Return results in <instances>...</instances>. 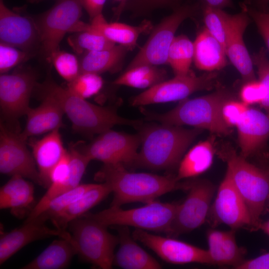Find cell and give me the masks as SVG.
<instances>
[{
	"mask_svg": "<svg viewBox=\"0 0 269 269\" xmlns=\"http://www.w3.org/2000/svg\"><path fill=\"white\" fill-rule=\"evenodd\" d=\"M37 87L40 94L48 95L58 103L77 133L91 136L99 134L116 125L138 128L141 124L139 120L120 116L112 108L91 103L50 79Z\"/></svg>",
	"mask_w": 269,
	"mask_h": 269,
	"instance_id": "cell-2",
	"label": "cell"
},
{
	"mask_svg": "<svg viewBox=\"0 0 269 269\" xmlns=\"http://www.w3.org/2000/svg\"><path fill=\"white\" fill-rule=\"evenodd\" d=\"M106 0H80L82 7L87 12L91 20L102 13Z\"/></svg>",
	"mask_w": 269,
	"mask_h": 269,
	"instance_id": "cell-46",
	"label": "cell"
},
{
	"mask_svg": "<svg viewBox=\"0 0 269 269\" xmlns=\"http://www.w3.org/2000/svg\"><path fill=\"white\" fill-rule=\"evenodd\" d=\"M167 0H145V1H147L148 3H158L159 2H162L165 1H166Z\"/></svg>",
	"mask_w": 269,
	"mask_h": 269,
	"instance_id": "cell-50",
	"label": "cell"
},
{
	"mask_svg": "<svg viewBox=\"0 0 269 269\" xmlns=\"http://www.w3.org/2000/svg\"><path fill=\"white\" fill-rule=\"evenodd\" d=\"M29 145L38 170L41 186L48 188L52 169L67 151L64 147L59 129L48 133L41 139H29Z\"/></svg>",
	"mask_w": 269,
	"mask_h": 269,
	"instance_id": "cell-23",
	"label": "cell"
},
{
	"mask_svg": "<svg viewBox=\"0 0 269 269\" xmlns=\"http://www.w3.org/2000/svg\"><path fill=\"white\" fill-rule=\"evenodd\" d=\"M59 75L68 82L74 80L80 74V62L70 53L58 49L50 59Z\"/></svg>",
	"mask_w": 269,
	"mask_h": 269,
	"instance_id": "cell-39",
	"label": "cell"
},
{
	"mask_svg": "<svg viewBox=\"0 0 269 269\" xmlns=\"http://www.w3.org/2000/svg\"><path fill=\"white\" fill-rule=\"evenodd\" d=\"M207 220L212 227L225 224L234 230L251 228L247 208L228 170L218 187Z\"/></svg>",
	"mask_w": 269,
	"mask_h": 269,
	"instance_id": "cell-15",
	"label": "cell"
},
{
	"mask_svg": "<svg viewBox=\"0 0 269 269\" xmlns=\"http://www.w3.org/2000/svg\"><path fill=\"white\" fill-rule=\"evenodd\" d=\"M35 75L30 71L1 74L0 76V106L5 121L14 123L26 115L30 107V96L36 86Z\"/></svg>",
	"mask_w": 269,
	"mask_h": 269,
	"instance_id": "cell-16",
	"label": "cell"
},
{
	"mask_svg": "<svg viewBox=\"0 0 269 269\" xmlns=\"http://www.w3.org/2000/svg\"><path fill=\"white\" fill-rule=\"evenodd\" d=\"M212 138L196 144L182 157L179 163L177 180L197 176L210 168L214 154Z\"/></svg>",
	"mask_w": 269,
	"mask_h": 269,
	"instance_id": "cell-30",
	"label": "cell"
},
{
	"mask_svg": "<svg viewBox=\"0 0 269 269\" xmlns=\"http://www.w3.org/2000/svg\"><path fill=\"white\" fill-rule=\"evenodd\" d=\"M0 41L32 53L40 46L36 21L10 9L0 0Z\"/></svg>",
	"mask_w": 269,
	"mask_h": 269,
	"instance_id": "cell-18",
	"label": "cell"
},
{
	"mask_svg": "<svg viewBox=\"0 0 269 269\" xmlns=\"http://www.w3.org/2000/svg\"><path fill=\"white\" fill-rule=\"evenodd\" d=\"M235 269H269V252L255 258L245 260Z\"/></svg>",
	"mask_w": 269,
	"mask_h": 269,
	"instance_id": "cell-45",
	"label": "cell"
},
{
	"mask_svg": "<svg viewBox=\"0 0 269 269\" xmlns=\"http://www.w3.org/2000/svg\"><path fill=\"white\" fill-rule=\"evenodd\" d=\"M36 0V1H38V0Z\"/></svg>",
	"mask_w": 269,
	"mask_h": 269,
	"instance_id": "cell-52",
	"label": "cell"
},
{
	"mask_svg": "<svg viewBox=\"0 0 269 269\" xmlns=\"http://www.w3.org/2000/svg\"><path fill=\"white\" fill-rule=\"evenodd\" d=\"M30 53L3 43H0V73L4 74L26 61L32 55Z\"/></svg>",
	"mask_w": 269,
	"mask_h": 269,
	"instance_id": "cell-40",
	"label": "cell"
},
{
	"mask_svg": "<svg viewBox=\"0 0 269 269\" xmlns=\"http://www.w3.org/2000/svg\"><path fill=\"white\" fill-rule=\"evenodd\" d=\"M255 2L259 10L269 12V0H255Z\"/></svg>",
	"mask_w": 269,
	"mask_h": 269,
	"instance_id": "cell-48",
	"label": "cell"
},
{
	"mask_svg": "<svg viewBox=\"0 0 269 269\" xmlns=\"http://www.w3.org/2000/svg\"><path fill=\"white\" fill-rule=\"evenodd\" d=\"M216 72H209L197 76L190 71L184 75H175L134 96L131 100L133 106L181 101L192 93L211 90L217 84Z\"/></svg>",
	"mask_w": 269,
	"mask_h": 269,
	"instance_id": "cell-9",
	"label": "cell"
},
{
	"mask_svg": "<svg viewBox=\"0 0 269 269\" xmlns=\"http://www.w3.org/2000/svg\"><path fill=\"white\" fill-rule=\"evenodd\" d=\"M119 247L115 254L117 266L125 269H159L160 264L135 242L128 226H118Z\"/></svg>",
	"mask_w": 269,
	"mask_h": 269,
	"instance_id": "cell-24",
	"label": "cell"
},
{
	"mask_svg": "<svg viewBox=\"0 0 269 269\" xmlns=\"http://www.w3.org/2000/svg\"><path fill=\"white\" fill-rule=\"evenodd\" d=\"M68 226L77 254L81 259L100 269L112 268L118 237L110 233L107 226L85 215Z\"/></svg>",
	"mask_w": 269,
	"mask_h": 269,
	"instance_id": "cell-6",
	"label": "cell"
},
{
	"mask_svg": "<svg viewBox=\"0 0 269 269\" xmlns=\"http://www.w3.org/2000/svg\"><path fill=\"white\" fill-rule=\"evenodd\" d=\"M122 164H104L95 175V179L105 183L113 193L111 206L121 207L132 202L147 203L168 192L187 191L190 181L180 182L176 176L132 172Z\"/></svg>",
	"mask_w": 269,
	"mask_h": 269,
	"instance_id": "cell-1",
	"label": "cell"
},
{
	"mask_svg": "<svg viewBox=\"0 0 269 269\" xmlns=\"http://www.w3.org/2000/svg\"><path fill=\"white\" fill-rule=\"evenodd\" d=\"M196 9L195 5H183L165 18L153 31L126 70L140 65L157 66L166 63L169 49L177 29Z\"/></svg>",
	"mask_w": 269,
	"mask_h": 269,
	"instance_id": "cell-10",
	"label": "cell"
},
{
	"mask_svg": "<svg viewBox=\"0 0 269 269\" xmlns=\"http://www.w3.org/2000/svg\"><path fill=\"white\" fill-rule=\"evenodd\" d=\"M252 59L257 67L259 80L263 83L267 90L266 97L260 105L269 114V59L266 49L262 47L258 52L253 54Z\"/></svg>",
	"mask_w": 269,
	"mask_h": 269,
	"instance_id": "cell-41",
	"label": "cell"
},
{
	"mask_svg": "<svg viewBox=\"0 0 269 269\" xmlns=\"http://www.w3.org/2000/svg\"><path fill=\"white\" fill-rule=\"evenodd\" d=\"M201 130L161 123L144 127L139 134L141 146L134 165L153 170L174 167Z\"/></svg>",
	"mask_w": 269,
	"mask_h": 269,
	"instance_id": "cell-3",
	"label": "cell"
},
{
	"mask_svg": "<svg viewBox=\"0 0 269 269\" xmlns=\"http://www.w3.org/2000/svg\"><path fill=\"white\" fill-rule=\"evenodd\" d=\"M215 191L214 185L208 180L190 181L188 195L181 204H178L167 235L177 237L203 225L207 221Z\"/></svg>",
	"mask_w": 269,
	"mask_h": 269,
	"instance_id": "cell-11",
	"label": "cell"
},
{
	"mask_svg": "<svg viewBox=\"0 0 269 269\" xmlns=\"http://www.w3.org/2000/svg\"><path fill=\"white\" fill-rule=\"evenodd\" d=\"M249 22V15L243 9L239 13L229 14L225 47L226 55L245 83L256 80L252 57L243 39L244 32Z\"/></svg>",
	"mask_w": 269,
	"mask_h": 269,
	"instance_id": "cell-19",
	"label": "cell"
},
{
	"mask_svg": "<svg viewBox=\"0 0 269 269\" xmlns=\"http://www.w3.org/2000/svg\"><path fill=\"white\" fill-rule=\"evenodd\" d=\"M193 57V42L184 35L175 37L169 49L167 63L175 75H186L191 71Z\"/></svg>",
	"mask_w": 269,
	"mask_h": 269,
	"instance_id": "cell-34",
	"label": "cell"
},
{
	"mask_svg": "<svg viewBox=\"0 0 269 269\" xmlns=\"http://www.w3.org/2000/svg\"><path fill=\"white\" fill-rule=\"evenodd\" d=\"M244 9L256 23L269 51V12H264L243 3Z\"/></svg>",
	"mask_w": 269,
	"mask_h": 269,
	"instance_id": "cell-44",
	"label": "cell"
},
{
	"mask_svg": "<svg viewBox=\"0 0 269 269\" xmlns=\"http://www.w3.org/2000/svg\"><path fill=\"white\" fill-rule=\"evenodd\" d=\"M230 99V93L222 89L207 95L181 100L175 108L164 113L148 112L142 108L141 111L149 121L178 126L187 125L227 135L232 130L223 123L221 109L223 104Z\"/></svg>",
	"mask_w": 269,
	"mask_h": 269,
	"instance_id": "cell-4",
	"label": "cell"
},
{
	"mask_svg": "<svg viewBox=\"0 0 269 269\" xmlns=\"http://www.w3.org/2000/svg\"><path fill=\"white\" fill-rule=\"evenodd\" d=\"M128 49L119 44L99 51L86 52L80 62V73H100L114 69L121 62Z\"/></svg>",
	"mask_w": 269,
	"mask_h": 269,
	"instance_id": "cell-32",
	"label": "cell"
},
{
	"mask_svg": "<svg viewBox=\"0 0 269 269\" xmlns=\"http://www.w3.org/2000/svg\"><path fill=\"white\" fill-rule=\"evenodd\" d=\"M193 44V60L198 69L214 72L226 65L224 47L206 28L198 34Z\"/></svg>",
	"mask_w": 269,
	"mask_h": 269,
	"instance_id": "cell-27",
	"label": "cell"
},
{
	"mask_svg": "<svg viewBox=\"0 0 269 269\" xmlns=\"http://www.w3.org/2000/svg\"><path fill=\"white\" fill-rule=\"evenodd\" d=\"M90 25L111 41L129 49L134 47L139 35L150 26L147 22L137 26L118 22L108 23L102 13L93 18Z\"/></svg>",
	"mask_w": 269,
	"mask_h": 269,
	"instance_id": "cell-31",
	"label": "cell"
},
{
	"mask_svg": "<svg viewBox=\"0 0 269 269\" xmlns=\"http://www.w3.org/2000/svg\"><path fill=\"white\" fill-rule=\"evenodd\" d=\"M77 254L72 238L53 241L37 257L22 269H62L67 268Z\"/></svg>",
	"mask_w": 269,
	"mask_h": 269,
	"instance_id": "cell-29",
	"label": "cell"
},
{
	"mask_svg": "<svg viewBox=\"0 0 269 269\" xmlns=\"http://www.w3.org/2000/svg\"><path fill=\"white\" fill-rule=\"evenodd\" d=\"M111 193L112 190L106 183L95 184L80 198L52 218L50 221L55 228L62 231H66V228L71 221L86 214Z\"/></svg>",
	"mask_w": 269,
	"mask_h": 269,
	"instance_id": "cell-28",
	"label": "cell"
},
{
	"mask_svg": "<svg viewBox=\"0 0 269 269\" xmlns=\"http://www.w3.org/2000/svg\"><path fill=\"white\" fill-rule=\"evenodd\" d=\"M249 108V106L242 101L232 99L227 100L221 109V117L223 123L232 129L241 121Z\"/></svg>",
	"mask_w": 269,
	"mask_h": 269,
	"instance_id": "cell-42",
	"label": "cell"
},
{
	"mask_svg": "<svg viewBox=\"0 0 269 269\" xmlns=\"http://www.w3.org/2000/svg\"><path fill=\"white\" fill-rule=\"evenodd\" d=\"M91 161L80 151L73 149L66 153L52 169L50 174V185L44 195L33 207L30 218L39 215L56 197L67 192L80 184L86 168Z\"/></svg>",
	"mask_w": 269,
	"mask_h": 269,
	"instance_id": "cell-12",
	"label": "cell"
},
{
	"mask_svg": "<svg viewBox=\"0 0 269 269\" xmlns=\"http://www.w3.org/2000/svg\"><path fill=\"white\" fill-rule=\"evenodd\" d=\"M82 5L80 0H58L36 21L40 46L46 59L59 49V43L67 32H74L81 22Z\"/></svg>",
	"mask_w": 269,
	"mask_h": 269,
	"instance_id": "cell-8",
	"label": "cell"
},
{
	"mask_svg": "<svg viewBox=\"0 0 269 269\" xmlns=\"http://www.w3.org/2000/svg\"><path fill=\"white\" fill-rule=\"evenodd\" d=\"M235 231L209 230L206 234L212 264L232 266L235 268L244 260L245 251L238 246Z\"/></svg>",
	"mask_w": 269,
	"mask_h": 269,
	"instance_id": "cell-25",
	"label": "cell"
},
{
	"mask_svg": "<svg viewBox=\"0 0 269 269\" xmlns=\"http://www.w3.org/2000/svg\"><path fill=\"white\" fill-rule=\"evenodd\" d=\"M229 14L222 9L213 7L207 4H206L203 9L205 28L224 48Z\"/></svg>",
	"mask_w": 269,
	"mask_h": 269,
	"instance_id": "cell-37",
	"label": "cell"
},
{
	"mask_svg": "<svg viewBox=\"0 0 269 269\" xmlns=\"http://www.w3.org/2000/svg\"><path fill=\"white\" fill-rule=\"evenodd\" d=\"M137 240L155 252L164 261L173 264H212L207 250L170 237L154 235L136 229L132 233Z\"/></svg>",
	"mask_w": 269,
	"mask_h": 269,
	"instance_id": "cell-17",
	"label": "cell"
},
{
	"mask_svg": "<svg viewBox=\"0 0 269 269\" xmlns=\"http://www.w3.org/2000/svg\"><path fill=\"white\" fill-rule=\"evenodd\" d=\"M99 74L81 73L74 80L68 82L67 88L78 96L86 99L98 94L103 86Z\"/></svg>",
	"mask_w": 269,
	"mask_h": 269,
	"instance_id": "cell-38",
	"label": "cell"
},
{
	"mask_svg": "<svg viewBox=\"0 0 269 269\" xmlns=\"http://www.w3.org/2000/svg\"><path fill=\"white\" fill-rule=\"evenodd\" d=\"M25 179L12 176L0 189V208L9 209L17 217H22L34 199L33 186Z\"/></svg>",
	"mask_w": 269,
	"mask_h": 269,
	"instance_id": "cell-26",
	"label": "cell"
},
{
	"mask_svg": "<svg viewBox=\"0 0 269 269\" xmlns=\"http://www.w3.org/2000/svg\"><path fill=\"white\" fill-rule=\"evenodd\" d=\"M237 128L241 155L246 158L259 150L269 138V114L249 107Z\"/></svg>",
	"mask_w": 269,
	"mask_h": 269,
	"instance_id": "cell-21",
	"label": "cell"
},
{
	"mask_svg": "<svg viewBox=\"0 0 269 269\" xmlns=\"http://www.w3.org/2000/svg\"><path fill=\"white\" fill-rule=\"evenodd\" d=\"M268 175H269V166L265 169ZM268 207L269 208V197L267 202L266 207Z\"/></svg>",
	"mask_w": 269,
	"mask_h": 269,
	"instance_id": "cell-51",
	"label": "cell"
},
{
	"mask_svg": "<svg viewBox=\"0 0 269 269\" xmlns=\"http://www.w3.org/2000/svg\"><path fill=\"white\" fill-rule=\"evenodd\" d=\"M26 142L20 133L0 123V172L11 176H21L41 185L35 160Z\"/></svg>",
	"mask_w": 269,
	"mask_h": 269,
	"instance_id": "cell-13",
	"label": "cell"
},
{
	"mask_svg": "<svg viewBox=\"0 0 269 269\" xmlns=\"http://www.w3.org/2000/svg\"><path fill=\"white\" fill-rule=\"evenodd\" d=\"M37 219L25 221L23 225L0 238V265H1L21 248L34 241L53 236L71 239L70 233L56 228H51Z\"/></svg>",
	"mask_w": 269,
	"mask_h": 269,
	"instance_id": "cell-20",
	"label": "cell"
},
{
	"mask_svg": "<svg viewBox=\"0 0 269 269\" xmlns=\"http://www.w3.org/2000/svg\"><path fill=\"white\" fill-rule=\"evenodd\" d=\"M220 155L226 162L227 170L246 205L251 229L258 230L269 197V175L265 169L250 163L233 150H225Z\"/></svg>",
	"mask_w": 269,
	"mask_h": 269,
	"instance_id": "cell-5",
	"label": "cell"
},
{
	"mask_svg": "<svg viewBox=\"0 0 269 269\" xmlns=\"http://www.w3.org/2000/svg\"><path fill=\"white\" fill-rule=\"evenodd\" d=\"M94 184L95 183L79 184L75 188L56 197L49 203L45 209L35 218L44 222L47 220H50L80 198L85 192L92 188Z\"/></svg>",
	"mask_w": 269,
	"mask_h": 269,
	"instance_id": "cell-36",
	"label": "cell"
},
{
	"mask_svg": "<svg viewBox=\"0 0 269 269\" xmlns=\"http://www.w3.org/2000/svg\"><path fill=\"white\" fill-rule=\"evenodd\" d=\"M165 70L156 66L143 65L127 70L114 82V84L148 89L165 80Z\"/></svg>",
	"mask_w": 269,
	"mask_h": 269,
	"instance_id": "cell-33",
	"label": "cell"
},
{
	"mask_svg": "<svg viewBox=\"0 0 269 269\" xmlns=\"http://www.w3.org/2000/svg\"><path fill=\"white\" fill-rule=\"evenodd\" d=\"M267 90L263 83L259 80L245 82L240 91L242 101L249 106L260 104L266 97Z\"/></svg>",
	"mask_w": 269,
	"mask_h": 269,
	"instance_id": "cell-43",
	"label": "cell"
},
{
	"mask_svg": "<svg viewBox=\"0 0 269 269\" xmlns=\"http://www.w3.org/2000/svg\"><path fill=\"white\" fill-rule=\"evenodd\" d=\"M75 33L74 35L69 37L68 42L74 50L79 54L102 50L116 45L88 24L85 30Z\"/></svg>",
	"mask_w": 269,
	"mask_h": 269,
	"instance_id": "cell-35",
	"label": "cell"
},
{
	"mask_svg": "<svg viewBox=\"0 0 269 269\" xmlns=\"http://www.w3.org/2000/svg\"><path fill=\"white\" fill-rule=\"evenodd\" d=\"M258 229H260L269 237V219L260 224Z\"/></svg>",
	"mask_w": 269,
	"mask_h": 269,
	"instance_id": "cell-49",
	"label": "cell"
},
{
	"mask_svg": "<svg viewBox=\"0 0 269 269\" xmlns=\"http://www.w3.org/2000/svg\"><path fill=\"white\" fill-rule=\"evenodd\" d=\"M208 5L222 9L225 7H231L233 6L232 0H205Z\"/></svg>",
	"mask_w": 269,
	"mask_h": 269,
	"instance_id": "cell-47",
	"label": "cell"
},
{
	"mask_svg": "<svg viewBox=\"0 0 269 269\" xmlns=\"http://www.w3.org/2000/svg\"><path fill=\"white\" fill-rule=\"evenodd\" d=\"M140 143L139 134H131L110 129L99 134L83 151L91 160L126 166L134 165Z\"/></svg>",
	"mask_w": 269,
	"mask_h": 269,
	"instance_id": "cell-14",
	"label": "cell"
},
{
	"mask_svg": "<svg viewBox=\"0 0 269 269\" xmlns=\"http://www.w3.org/2000/svg\"><path fill=\"white\" fill-rule=\"evenodd\" d=\"M178 204L155 200L143 206L124 210L121 207L111 206L96 213L83 215L101 224L110 226H132L136 229L168 233L173 222Z\"/></svg>",
	"mask_w": 269,
	"mask_h": 269,
	"instance_id": "cell-7",
	"label": "cell"
},
{
	"mask_svg": "<svg viewBox=\"0 0 269 269\" xmlns=\"http://www.w3.org/2000/svg\"><path fill=\"white\" fill-rule=\"evenodd\" d=\"M41 102L35 108H30L20 136L25 140L28 138L48 133L62 126L64 113L58 103L51 96L40 94Z\"/></svg>",
	"mask_w": 269,
	"mask_h": 269,
	"instance_id": "cell-22",
	"label": "cell"
}]
</instances>
